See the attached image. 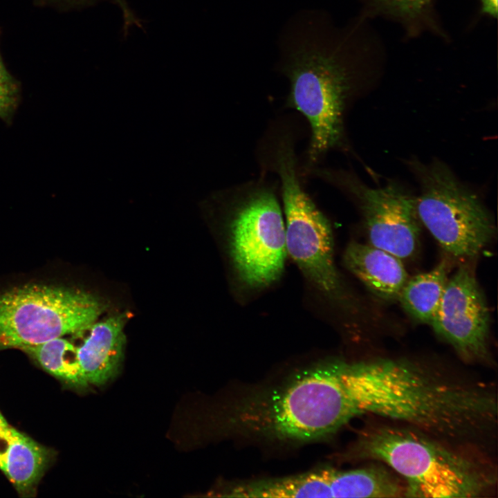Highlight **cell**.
<instances>
[{"mask_svg": "<svg viewBox=\"0 0 498 498\" xmlns=\"http://www.w3.org/2000/svg\"><path fill=\"white\" fill-rule=\"evenodd\" d=\"M430 324L464 360H489V310L470 266L462 265L448 279Z\"/></svg>", "mask_w": 498, "mask_h": 498, "instance_id": "obj_10", "label": "cell"}, {"mask_svg": "<svg viewBox=\"0 0 498 498\" xmlns=\"http://www.w3.org/2000/svg\"><path fill=\"white\" fill-rule=\"evenodd\" d=\"M50 457L48 450L12 427L0 436V470L21 494L33 491Z\"/></svg>", "mask_w": 498, "mask_h": 498, "instance_id": "obj_13", "label": "cell"}, {"mask_svg": "<svg viewBox=\"0 0 498 498\" xmlns=\"http://www.w3.org/2000/svg\"><path fill=\"white\" fill-rule=\"evenodd\" d=\"M432 0H368L376 12L414 24L427 18Z\"/></svg>", "mask_w": 498, "mask_h": 498, "instance_id": "obj_16", "label": "cell"}, {"mask_svg": "<svg viewBox=\"0 0 498 498\" xmlns=\"http://www.w3.org/2000/svg\"><path fill=\"white\" fill-rule=\"evenodd\" d=\"M217 193L228 206L230 251L239 278L252 288L269 286L282 275L287 255L275 190L257 181Z\"/></svg>", "mask_w": 498, "mask_h": 498, "instance_id": "obj_4", "label": "cell"}, {"mask_svg": "<svg viewBox=\"0 0 498 498\" xmlns=\"http://www.w3.org/2000/svg\"><path fill=\"white\" fill-rule=\"evenodd\" d=\"M497 1L498 0H481L482 12L491 17H497L498 11Z\"/></svg>", "mask_w": 498, "mask_h": 498, "instance_id": "obj_18", "label": "cell"}, {"mask_svg": "<svg viewBox=\"0 0 498 498\" xmlns=\"http://www.w3.org/2000/svg\"><path fill=\"white\" fill-rule=\"evenodd\" d=\"M18 98V86L5 67L0 55V118H9L13 113Z\"/></svg>", "mask_w": 498, "mask_h": 498, "instance_id": "obj_17", "label": "cell"}, {"mask_svg": "<svg viewBox=\"0 0 498 498\" xmlns=\"http://www.w3.org/2000/svg\"><path fill=\"white\" fill-rule=\"evenodd\" d=\"M102 312L95 296L75 288L30 284L7 290L0 293V350L82 335Z\"/></svg>", "mask_w": 498, "mask_h": 498, "instance_id": "obj_5", "label": "cell"}, {"mask_svg": "<svg viewBox=\"0 0 498 498\" xmlns=\"http://www.w3.org/2000/svg\"><path fill=\"white\" fill-rule=\"evenodd\" d=\"M280 41L278 69L290 83L288 105L309 124L307 156L314 164L342 140L353 74L349 37L333 26L326 12L308 10L291 19Z\"/></svg>", "mask_w": 498, "mask_h": 498, "instance_id": "obj_1", "label": "cell"}, {"mask_svg": "<svg viewBox=\"0 0 498 498\" xmlns=\"http://www.w3.org/2000/svg\"><path fill=\"white\" fill-rule=\"evenodd\" d=\"M402 479L389 468L373 464L353 470L321 468L302 474L232 483L222 491L233 497H405Z\"/></svg>", "mask_w": 498, "mask_h": 498, "instance_id": "obj_8", "label": "cell"}, {"mask_svg": "<svg viewBox=\"0 0 498 498\" xmlns=\"http://www.w3.org/2000/svg\"><path fill=\"white\" fill-rule=\"evenodd\" d=\"M319 176L335 183L358 201L371 246L400 259L416 252L421 223L414 198L398 184L391 182L371 187L347 173L320 170Z\"/></svg>", "mask_w": 498, "mask_h": 498, "instance_id": "obj_9", "label": "cell"}, {"mask_svg": "<svg viewBox=\"0 0 498 498\" xmlns=\"http://www.w3.org/2000/svg\"><path fill=\"white\" fill-rule=\"evenodd\" d=\"M349 454L350 459L375 461L394 471L405 483V497H477L495 482L486 462L455 445L403 425L366 428Z\"/></svg>", "mask_w": 498, "mask_h": 498, "instance_id": "obj_3", "label": "cell"}, {"mask_svg": "<svg viewBox=\"0 0 498 498\" xmlns=\"http://www.w3.org/2000/svg\"><path fill=\"white\" fill-rule=\"evenodd\" d=\"M12 427L7 422L3 414L0 412V436L7 433Z\"/></svg>", "mask_w": 498, "mask_h": 498, "instance_id": "obj_19", "label": "cell"}, {"mask_svg": "<svg viewBox=\"0 0 498 498\" xmlns=\"http://www.w3.org/2000/svg\"><path fill=\"white\" fill-rule=\"evenodd\" d=\"M126 315H116L95 322L76 347V358L86 385H101L114 377L120 367L125 338Z\"/></svg>", "mask_w": 498, "mask_h": 498, "instance_id": "obj_11", "label": "cell"}, {"mask_svg": "<svg viewBox=\"0 0 498 498\" xmlns=\"http://www.w3.org/2000/svg\"><path fill=\"white\" fill-rule=\"evenodd\" d=\"M343 260L353 275L383 299H398L409 278L402 259L371 244L350 243Z\"/></svg>", "mask_w": 498, "mask_h": 498, "instance_id": "obj_12", "label": "cell"}, {"mask_svg": "<svg viewBox=\"0 0 498 498\" xmlns=\"http://www.w3.org/2000/svg\"><path fill=\"white\" fill-rule=\"evenodd\" d=\"M20 349L65 382L77 387L87 385L76 358V347L63 337Z\"/></svg>", "mask_w": 498, "mask_h": 498, "instance_id": "obj_15", "label": "cell"}, {"mask_svg": "<svg viewBox=\"0 0 498 498\" xmlns=\"http://www.w3.org/2000/svg\"><path fill=\"white\" fill-rule=\"evenodd\" d=\"M274 158L281 184L286 252L315 288L338 297L342 287L334 262L331 224L300 182L293 144L281 140Z\"/></svg>", "mask_w": 498, "mask_h": 498, "instance_id": "obj_7", "label": "cell"}, {"mask_svg": "<svg viewBox=\"0 0 498 498\" xmlns=\"http://www.w3.org/2000/svg\"><path fill=\"white\" fill-rule=\"evenodd\" d=\"M224 431L270 443H306L332 436L351 421L344 360L322 362L229 404Z\"/></svg>", "mask_w": 498, "mask_h": 498, "instance_id": "obj_2", "label": "cell"}, {"mask_svg": "<svg viewBox=\"0 0 498 498\" xmlns=\"http://www.w3.org/2000/svg\"><path fill=\"white\" fill-rule=\"evenodd\" d=\"M448 270L443 260L430 271L408 278L398 299L415 320L430 324L448 283Z\"/></svg>", "mask_w": 498, "mask_h": 498, "instance_id": "obj_14", "label": "cell"}, {"mask_svg": "<svg viewBox=\"0 0 498 498\" xmlns=\"http://www.w3.org/2000/svg\"><path fill=\"white\" fill-rule=\"evenodd\" d=\"M412 166L421 183L416 209L421 224L452 256L476 257L495 233L490 212L443 163L415 161Z\"/></svg>", "mask_w": 498, "mask_h": 498, "instance_id": "obj_6", "label": "cell"}]
</instances>
